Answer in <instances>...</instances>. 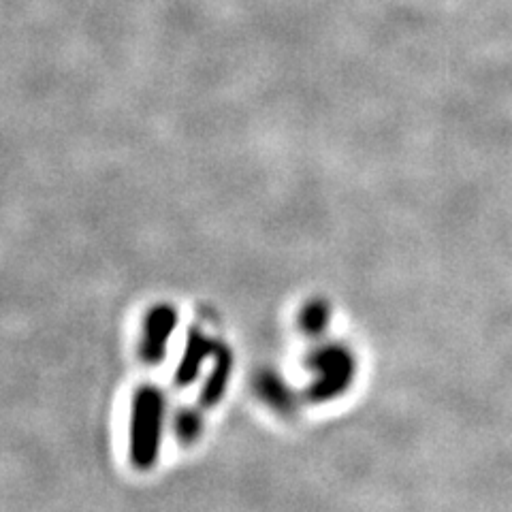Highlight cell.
<instances>
[{"instance_id": "obj_2", "label": "cell", "mask_w": 512, "mask_h": 512, "mask_svg": "<svg viewBox=\"0 0 512 512\" xmlns=\"http://www.w3.org/2000/svg\"><path fill=\"white\" fill-rule=\"evenodd\" d=\"M306 367L314 372V380L303 391L310 404L333 402L344 395L355 380L357 361L350 348L340 342H325L306 357Z\"/></svg>"}, {"instance_id": "obj_8", "label": "cell", "mask_w": 512, "mask_h": 512, "mask_svg": "<svg viewBox=\"0 0 512 512\" xmlns=\"http://www.w3.org/2000/svg\"><path fill=\"white\" fill-rule=\"evenodd\" d=\"M173 431L182 446L195 444L203 434V408L182 406L173 416Z\"/></svg>"}, {"instance_id": "obj_1", "label": "cell", "mask_w": 512, "mask_h": 512, "mask_svg": "<svg viewBox=\"0 0 512 512\" xmlns=\"http://www.w3.org/2000/svg\"><path fill=\"white\" fill-rule=\"evenodd\" d=\"M167 402L165 393L156 384H141L131 399L128 419V457L139 472L152 470L163 446Z\"/></svg>"}, {"instance_id": "obj_7", "label": "cell", "mask_w": 512, "mask_h": 512, "mask_svg": "<svg viewBox=\"0 0 512 512\" xmlns=\"http://www.w3.org/2000/svg\"><path fill=\"white\" fill-rule=\"evenodd\" d=\"M331 323V306L329 301L323 297H312L303 303L299 316H297V327L306 335V338L318 340L327 333Z\"/></svg>"}, {"instance_id": "obj_6", "label": "cell", "mask_w": 512, "mask_h": 512, "mask_svg": "<svg viewBox=\"0 0 512 512\" xmlns=\"http://www.w3.org/2000/svg\"><path fill=\"white\" fill-rule=\"evenodd\" d=\"M212 359H214V365L210 374H207L199 393V406L203 410H210L222 402L224 395H227L229 382L233 376V367H235L233 348L224 342H216Z\"/></svg>"}, {"instance_id": "obj_4", "label": "cell", "mask_w": 512, "mask_h": 512, "mask_svg": "<svg viewBox=\"0 0 512 512\" xmlns=\"http://www.w3.org/2000/svg\"><path fill=\"white\" fill-rule=\"evenodd\" d=\"M216 350V340H212L203 329L199 327H190L186 333V344L182 359L178 363V370H175V384L180 389L190 387L201 374L203 363L214 355Z\"/></svg>"}, {"instance_id": "obj_5", "label": "cell", "mask_w": 512, "mask_h": 512, "mask_svg": "<svg viewBox=\"0 0 512 512\" xmlns=\"http://www.w3.org/2000/svg\"><path fill=\"white\" fill-rule=\"evenodd\" d=\"M254 395L261 402L282 416H293L299 408V395L278 372L261 370L252 378Z\"/></svg>"}, {"instance_id": "obj_3", "label": "cell", "mask_w": 512, "mask_h": 512, "mask_svg": "<svg viewBox=\"0 0 512 512\" xmlns=\"http://www.w3.org/2000/svg\"><path fill=\"white\" fill-rule=\"evenodd\" d=\"M180 323V312L173 303H156L143 318L141 340H139V357L141 361L154 367L165 361L167 344Z\"/></svg>"}]
</instances>
